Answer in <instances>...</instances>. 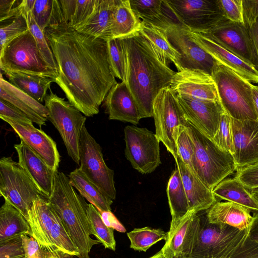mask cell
<instances>
[{
	"instance_id": "cell-1",
	"label": "cell",
	"mask_w": 258,
	"mask_h": 258,
	"mask_svg": "<svg viewBox=\"0 0 258 258\" xmlns=\"http://www.w3.org/2000/svg\"><path fill=\"white\" fill-rule=\"evenodd\" d=\"M44 34L55 60L56 83L68 101L86 116L99 113V106L117 82L112 71L107 42L68 26L58 0Z\"/></svg>"
},
{
	"instance_id": "cell-2",
	"label": "cell",
	"mask_w": 258,
	"mask_h": 258,
	"mask_svg": "<svg viewBox=\"0 0 258 258\" xmlns=\"http://www.w3.org/2000/svg\"><path fill=\"white\" fill-rule=\"evenodd\" d=\"M125 53V81L141 119L153 116L154 99L170 87L176 72L161 59L150 42L139 31L122 38Z\"/></svg>"
},
{
	"instance_id": "cell-3",
	"label": "cell",
	"mask_w": 258,
	"mask_h": 258,
	"mask_svg": "<svg viewBox=\"0 0 258 258\" xmlns=\"http://www.w3.org/2000/svg\"><path fill=\"white\" fill-rule=\"evenodd\" d=\"M247 230L213 224L206 210L196 213L190 223L181 255L191 258H229L245 241Z\"/></svg>"
},
{
	"instance_id": "cell-4",
	"label": "cell",
	"mask_w": 258,
	"mask_h": 258,
	"mask_svg": "<svg viewBox=\"0 0 258 258\" xmlns=\"http://www.w3.org/2000/svg\"><path fill=\"white\" fill-rule=\"evenodd\" d=\"M48 201L59 215L78 250L79 258H90L92 247L99 242L90 236L93 231L87 215V204L64 173L56 172L53 191Z\"/></svg>"
},
{
	"instance_id": "cell-5",
	"label": "cell",
	"mask_w": 258,
	"mask_h": 258,
	"mask_svg": "<svg viewBox=\"0 0 258 258\" xmlns=\"http://www.w3.org/2000/svg\"><path fill=\"white\" fill-rule=\"evenodd\" d=\"M183 124L194 146V172L211 190L234 173L237 167L232 155L219 149L213 141L189 123Z\"/></svg>"
},
{
	"instance_id": "cell-6",
	"label": "cell",
	"mask_w": 258,
	"mask_h": 258,
	"mask_svg": "<svg viewBox=\"0 0 258 258\" xmlns=\"http://www.w3.org/2000/svg\"><path fill=\"white\" fill-rule=\"evenodd\" d=\"M32 236L43 250L57 249L68 255L79 257L59 215L47 199L34 201L27 219Z\"/></svg>"
},
{
	"instance_id": "cell-7",
	"label": "cell",
	"mask_w": 258,
	"mask_h": 258,
	"mask_svg": "<svg viewBox=\"0 0 258 258\" xmlns=\"http://www.w3.org/2000/svg\"><path fill=\"white\" fill-rule=\"evenodd\" d=\"M212 77L219 102L227 114L239 120L258 119L252 100L251 83L218 62Z\"/></svg>"
},
{
	"instance_id": "cell-8",
	"label": "cell",
	"mask_w": 258,
	"mask_h": 258,
	"mask_svg": "<svg viewBox=\"0 0 258 258\" xmlns=\"http://www.w3.org/2000/svg\"><path fill=\"white\" fill-rule=\"evenodd\" d=\"M0 68L4 74L22 73L54 81L57 74L45 61L29 30L1 50Z\"/></svg>"
},
{
	"instance_id": "cell-9",
	"label": "cell",
	"mask_w": 258,
	"mask_h": 258,
	"mask_svg": "<svg viewBox=\"0 0 258 258\" xmlns=\"http://www.w3.org/2000/svg\"><path fill=\"white\" fill-rule=\"evenodd\" d=\"M0 194L26 220L34 201L45 198L19 163L11 157H3L0 160Z\"/></svg>"
},
{
	"instance_id": "cell-10",
	"label": "cell",
	"mask_w": 258,
	"mask_h": 258,
	"mask_svg": "<svg viewBox=\"0 0 258 258\" xmlns=\"http://www.w3.org/2000/svg\"><path fill=\"white\" fill-rule=\"evenodd\" d=\"M45 99L48 119L59 132L69 156L80 165L79 146L86 117L76 107L49 89Z\"/></svg>"
},
{
	"instance_id": "cell-11",
	"label": "cell",
	"mask_w": 258,
	"mask_h": 258,
	"mask_svg": "<svg viewBox=\"0 0 258 258\" xmlns=\"http://www.w3.org/2000/svg\"><path fill=\"white\" fill-rule=\"evenodd\" d=\"M155 135L165 145L175 160L178 157L176 140L179 126L184 118L177 99L170 87L162 89L153 104Z\"/></svg>"
},
{
	"instance_id": "cell-12",
	"label": "cell",
	"mask_w": 258,
	"mask_h": 258,
	"mask_svg": "<svg viewBox=\"0 0 258 258\" xmlns=\"http://www.w3.org/2000/svg\"><path fill=\"white\" fill-rule=\"evenodd\" d=\"M125 156L142 174L153 172L161 164L160 141L145 127L127 125L124 129Z\"/></svg>"
},
{
	"instance_id": "cell-13",
	"label": "cell",
	"mask_w": 258,
	"mask_h": 258,
	"mask_svg": "<svg viewBox=\"0 0 258 258\" xmlns=\"http://www.w3.org/2000/svg\"><path fill=\"white\" fill-rule=\"evenodd\" d=\"M79 167L87 177L110 198L114 200L116 192L114 171L106 164L100 145L83 126L80 138Z\"/></svg>"
},
{
	"instance_id": "cell-14",
	"label": "cell",
	"mask_w": 258,
	"mask_h": 258,
	"mask_svg": "<svg viewBox=\"0 0 258 258\" xmlns=\"http://www.w3.org/2000/svg\"><path fill=\"white\" fill-rule=\"evenodd\" d=\"M180 22L190 31L204 33L228 20L217 0H166Z\"/></svg>"
},
{
	"instance_id": "cell-15",
	"label": "cell",
	"mask_w": 258,
	"mask_h": 258,
	"mask_svg": "<svg viewBox=\"0 0 258 258\" xmlns=\"http://www.w3.org/2000/svg\"><path fill=\"white\" fill-rule=\"evenodd\" d=\"M163 30L180 55L179 71L183 69L196 70L212 76L218 61L194 41L187 27L171 25Z\"/></svg>"
},
{
	"instance_id": "cell-16",
	"label": "cell",
	"mask_w": 258,
	"mask_h": 258,
	"mask_svg": "<svg viewBox=\"0 0 258 258\" xmlns=\"http://www.w3.org/2000/svg\"><path fill=\"white\" fill-rule=\"evenodd\" d=\"M203 34L258 70V58L245 25L226 20Z\"/></svg>"
},
{
	"instance_id": "cell-17",
	"label": "cell",
	"mask_w": 258,
	"mask_h": 258,
	"mask_svg": "<svg viewBox=\"0 0 258 258\" xmlns=\"http://www.w3.org/2000/svg\"><path fill=\"white\" fill-rule=\"evenodd\" d=\"M184 119L212 140L225 112L220 102L196 99L177 94Z\"/></svg>"
},
{
	"instance_id": "cell-18",
	"label": "cell",
	"mask_w": 258,
	"mask_h": 258,
	"mask_svg": "<svg viewBox=\"0 0 258 258\" xmlns=\"http://www.w3.org/2000/svg\"><path fill=\"white\" fill-rule=\"evenodd\" d=\"M1 118L9 124L20 140L25 142L49 167L55 171H58L60 155L56 143L50 136L36 128L31 120Z\"/></svg>"
},
{
	"instance_id": "cell-19",
	"label": "cell",
	"mask_w": 258,
	"mask_h": 258,
	"mask_svg": "<svg viewBox=\"0 0 258 258\" xmlns=\"http://www.w3.org/2000/svg\"><path fill=\"white\" fill-rule=\"evenodd\" d=\"M231 125L236 170L258 163V119L231 117Z\"/></svg>"
},
{
	"instance_id": "cell-20",
	"label": "cell",
	"mask_w": 258,
	"mask_h": 258,
	"mask_svg": "<svg viewBox=\"0 0 258 258\" xmlns=\"http://www.w3.org/2000/svg\"><path fill=\"white\" fill-rule=\"evenodd\" d=\"M177 94L192 98L219 102L215 83L211 75L196 70L176 72L170 86Z\"/></svg>"
},
{
	"instance_id": "cell-21",
	"label": "cell",
	"mask_w": 258,
	"mask_h": 258,
	"mask_svg": "<svg viewBox=\"0 0 258 258\" xmlns=\"http://www.w3.org/2000/svg\"><path fill=\"white\" fill-rule=\"evenodd\" d=\"M18 163L46 199L51 196L56 172L51 169L25 142L14 145Z\"/></svg>"
},
{
	"instance_id": "cell-22",
	"label": "cell",
	"mask_w": 258,
	"mask_h": 258,
	"mask_svg": "<svg viewBox=\"0 0 258 258\" xmlns=\"http://www.w3.org/2000/svg\"><path fill=\"white\" fill-rule=\"evenodd\" d=\"M194 41L217 61L251 83H258V70L201 33L190 31Z\"/></svg>"
},
{
	"instance_id": "cell-23",
	"label": "cell",
	"mask_w": 258,
	"mask_h": 258,
	"mask_svg": "<svg viewBox=\"0 0 258 258\" xmlns=\"http://www.w3.org/2000/svg\"><path fill=\"white\" fill-rule=\"evenodd\" d=\"M106 112L110 120L137 124L141 119L137 104L126 83H117L109 91L105 100Z\"/></svg>"
},
{
	"instance_id": "cell-24",
	"label": "cell",
	"mask_w": 258,
	"mask_h": 258,
	"mask_svg": "<svg viewBox=\"0 0 258 258\" xmlns=\"http://www.w3.org/2000/svg\"><path fill=\"white\" fill-rule=\"evenodd\" d=\"M0 99L12 104L40 127L46 125L48 110L46 106L5 80L1 74Z\"/></svg>"
},
{
	"instance_id": "cell-25",
	"label": "cell",
	"mask_w": 258,
	"mask_h": 258,
	"mask_svg": "<svg viewBox=\"0 0 258 258\" xmlns=\"http://www.w3.org/2000/svg\"><path fill=\"white\" fill-rule=\"evenodd\" d=\"M175 161L188 199L190 210L198 213L209 209L217 201L212 190L178 156Z\"/></svg>"
},
{
	"instance_id": "cell-26",
	"label": "cell",
	"mask_w": 258,
	"mask_h": 258,
	"mask_svg": "<svg viewBox=\"0 0 258 258\" xmlns=\"http://www.w3.org/2000/svg\"><path fill=\"white\" fill-rule=\"evenodd\" d=\"M250 211L248 208L233 202L217 201L206 210V213L210 223L226 224L249 232L253 220Z\"/></svg>"
},
{
	"instance_id": "cell-27",
	"label": "cell",
	"mask_w": 258,
	"mask_h": 258,
	"mask_svg": "<svg viewBox=\"0 0 258 258\" xmlns=\"http://www.w3.org/2000/svg\"><path fill=\"white\" fill-rule=\"evenodd\" d=\"M118 1L98 0L92 16L77 31L106 40L109 39L113 17Z\"/></svg>"
},
{
	"instance_id": "cell-28",
	"label": "cell",
	"mask_w": 258,
	"mask_h": 258,
	"mask_svg": "<svg viewBox=\"0 0 258 258\" xmlns=\"http://www.w3.org/2000/svg\"><path fill=\"white\" fill-rule=\"evenodd\" d=\"M166 191L172 218L168 231L171 232L191 211L180 173L177 167L169 179Z\"/></svg>"
},
{
	"instance_id": "cell-29",
	"label": "cell",
	"mask_w": 258,
	"mask_h": 258,
	"mask_svg": "<svg viewBox=\"0 0 258 258\" xmlns=\"http://www.w3.org/2000/svg\"><path fill=\"white\" fill-rule=\"evenodd\" d=\"M69 177L71 184L100 212L111 211L113 200L92 182L80 168L72 171Z\"/></svg>"
},
{
	"instance_id": "cell-30",
	"label": "cell",
	"mask_w": 258,
	"mask_h": 258,
	"mask_svg": "<svg viewBox=\"0 0 258 258\" xmlns=\"http://www.w3.org/2000/svg\"><path fill=\"white\" fill-rule=\"evenodd\" d=\"M212 191L216 199L239 204L250 211H258V204L250 191L236 177L224 179Z\"/></svg>"
},
{
	"instance_id": "cell-31",
	"label": "cell",
	"mask_w": 258,
	"mask_h": 258,
	"mask_svg": "<svg viewBox=\"0 0 258 258\" xmlns=\"http://www.w3.org/2000/svg\"><path fill=\"white\" fill-rule=\"evenodd\" d=\"M139 32L150 42L165 64H168L169 61L172 62L177 71H180V55L172 46L164 30L142 21Z\"/></svg>"
},
{
	"instance_id": "cell-32",
	"label": "cell",
	"mask_w": 258,
	"mask_h": 258,
	"mask_svg": "<svg viewBox=\"0 0 258 258\" xmlns=\"http://www.w3.org/2000/svg\"><path fill=\"white\" fill-rule=\"evenodd\" d=\"M141 23L132 10L130 0H119L113 17L110 38L130 36L140 31Z\"/></svg>"
},
{
	"instance_id": "cell-33",
	"label": "cell",
	"mask_w": 258,
	"mask_h": 258,
	"mask_svg": "<svg viewBox=\"0 0 258 258\" xmlns=\"http://www.w3.org/2000/svg\"><path fill=\"white\" fill-rule=\"evenodd\" d=\"M22 234L31 235L28 221L17 208L5 201L0 209V241Z\"/></svg>"
},
{
	"instance_id": "cell-34",
	"label": "cell",
	"mask_w": 258,
	"mask_h": 258,
	"mask_svg": "<svg viewBox=\"0 0 258 258\" xmlns=\"http://www.w3.org/2000/svg\"><path fill=\"white\" fill-rule=\"evenodd\" d=\"M98 0H58L63 18L68 26L77 30L94 13Z\"/></svg>"
},
{
	"instance_id": "cell-35",
	"label": "cell",
	"mask_w": 258,
	"mask_h": 258,
	"mask_svg": "<svg viewBox=\"0 0 258 258\" xmlns=\"http://www.w3.org/2000/svg\"><path fill=\"white\" fill-rule=\"evenodd\" d=\"M9 82L20 90L40 103L43 102L50 89L51 79L22 73H7L5 74Z\"/></svg>"
},
{
	"instance_id": "cell-36",
	"label": "cell",
	"mask_w": 258,
	"mask_h": 258,
	"mask_svg": "<svg viewBox=\"0 0 258 258\" xmlns=\"http://www.w3.org/2000/svg\"><path fill=\"white\" fill-rule=\"evenodd\" d=\"M197 213L195 211H190L174 230L167 232L165 243L161 250L165 258H174L181 255L190 223Z\"/></svg>"
},
{
	"instance_id": "cell-37",
	"label": "cell",
	"mask_w": 258,
	"mask_h": 258,
	"mask_svg": "<svg viewBox=\"0 0 258 258\" xmlns=\"http://www.w3.org/2000/svg\"><path fill=\"white\" fill-rule=\"evenodd\" d=\"M87 213L94 235L105 248L114 251L116 242L114 229L107 227L103 222L100 213L91 204H87Z\"/></svg>"
},
{
	"instance_id": "cell-38",
	"label": "cell",
	"mask_w": 258,
	"mask_h": 258,
	"mask_svg": "<svg viewBox=\"0 0 258 258\" xmlns=\"http://www.w3.org/2000/svg\"><path fill=\"white\" fill-rule=\"evenodd\" d=\"M168 233L159 229L149 227L135 228L127 233L130 247L135 250L146 251L151 246L161 241L166 240Z\"/></svg>"
},
{
	"instance_id": "cell-39",
	"label": "cell",
	"mask_w": 258,
	"mask_h": 258,
	"mask_svg": "<svg viewBox=\"0 0 258 258\" xmlns=\"http://www.w3.org/2000/svg\"><path fill=\"white\" fill-rule=\"evenodd\" d=\"M111 68L115 77L125 81V53L122 38L107 40Z\"/></svg>"
},
{
	"instance_id": "cell-40",
	"label": "cell",
	"mask_w": 258,
	"mask_h": 258,
	"mask_svg": "<svg viewBox=\"0 0 258 258\" xmlns=\"http://www.w3.org/2000/svg\"><path fill=\"white\" fill-rule=\"evenodd\" d=\"M24 7L28 24L29 29L36 42L37 45L42 57L46 63L52 68L58 75L57 64L53 54L48 45L44 32L41 31L34 21L31 11L26 10L24 4Z\"/></svg>"
},
{
	"instance_id": "cell-41",
	"label": "cell",
	"mask_w": 258,
	"mask_h": 258,
	"mask_svg": "<svg viewBox=\"0 0 258 258\" xmlns=\"http://www.w3.org/2000/svg\"><path fill=\"white\" fill-rule=\"evenodd\" d=\"M29 27L24 10L23 1V10L21 14L12 18L6 24L0 26V48L2 49L10 41L28 31Z\"/></svg>"
},
{
	"instance_id": "cell-42",
	"label": "cell",
	"mask_w": 258,
	"mask_h": 258,
	"mask_svg": "<svg viewBox=\"0 0 258 258\" xmlns=\"http://www.w3.org/2000/svg\"><path fill=\"white\" fill-rule=\"evenodd\" d=\"M221 150L232 155L234 153L231 117L224 112L221 115L218 130L212 139Z\"/></svg>"
},
{
	"instance_id": "cell-43",
	"label": "cell",
	"mask_w": 258,
	"mask_h": 258,
	"mask_svg": "<svg viewBox=\"0 0 258 258\" xmlns=\"http://www.w3.org/2000/svg\"><path fill=\"white\" fill-rule=\"evenodd\" d=\"M176 143L178 156L194 172L192 167L194 155V144L183 124L179 126Z\"/></svg>"
},
{
	"instance_id": "cell-44",
	"label": "cell",
	"mask_w": 258,
	"mask_h": 258,
	"mask_svg": "<svg viewBox=\"0 0 258 258\" xmlns=\"http://www.w3.org/2000/svg\"><path fill=\"white\" fill-rule=\"evenodd\" d=\"M54 0H35L31 11L32 17L44 32L50 23L53 13Z\"/></svg>"
},
{
	"instance_id": "cell-45",
	"label": "cell",
	"mask_w": 258,
	"mask_h": 258,
	"mask_svg": "<svg viewBox=\"0 0 258 258\" xmlns=\"http://www.w3.org/2000/svg\"><path fill=\"white\" fill-rule=\"evenodd\" d=\"M217 2L227 20L244 25L242 0H217Z\"/></svg>"
},
{
	"instance_id": "cell-46",
	"label": "cell",
	"mask_w": 258,
	"mask_h": 258,
	"mask_svg": "<svg viewBox=\"0 0 258 258\" xmlns=\"http://www.w3.org/2000/svg\"><path fill=\"white\" fill-rule=\"evenodd\" d=\"M0 258H25L21 235L0 241Z\"/></svg>"
},
{
	"instance_id": "cell-47",
	"label": "cell",
	"mask_w": 258,
	"mask_h": 258,
	"mask_svg": "<svg viewBox=\"0 0 258 258\" xmlns=\"http://www.w3.org/2000/svg\"><path fill=\"white\" fill-rule=\"evenodd\" d=\"M235 177L249 190L258 188V163L237 170Z\"/></svg>"
},
{
	"instance_id": "cell-48",
	"label": "cell",
	"mask_w": 258,
	"mask_h": 258,
	"mask_svg": "<svg viewBox=\"0 0 258 258\" xmlns=\"http://www.w3.org/2000/svg\"><path fill=\"white\" fill-rule=\"evenodd\" d=\"M23 1L0 0V22H5L21 14Z\"/></svg>"
},
{
	"instance_id": "cell-49",
	"label": "cell",
	"mask_w": 258,
	"mask_h": 258,
	"mask_svg": "<svg viewBox=\"0 0 258 258\" xmlns=\"http://www.w3.org/2000/svg\"><path fill=\"white\" fill-rule=\"evenodd\" d=\"M25 258H44V250L31 235H21Z\"/></svg>"
},
{
	"instance_id": "cell-50",
	"label": "cell",
	"mask_w": 258,
	"mask_h": 258,
	"mask_svg": "<svg viewBox=\"0 0 258 258\" xmlns=\"http://www.w3.org/2000/svg\"><path fill=\"white\" fill-rule=\"evenodd\" d=\"M243 17L247 28L258 20V0H242Z\"/></svg>"
},
{
	"instance_id": "cell-51",
	"label": "cell",
	"mask_w": 258,
	"mask_h": 258,
	"mask_svg": "<svg viewBox=\"0 0 258 258\" xmlns=\"http://www.w3.org/2000/svg\"><path fill=\"white\" fill-rule=\"evenodd\" d=\"M229 258H258V244L248 236L244 242Z\"/></svg>"
},
{
	"instance_id": "cell-52",
	"label": "cell",
	"mask_w": 258,
	"mask_h": 258,
	"mask_svg": "<svg viewBox=\"0 0 258 258\" xmlns=\"http://www.w3.org/2000/svg\"><path fill=\"white\" fill-rule=\"evenodd\" d=\"M6 117L24 121L31 120L29 117L18 108L9 102L0 99V118Z\"/></svg>"
},
{
	"instance_id": "cell-53",
	"label": "cell",
	"mask_w": 258,
	"mask_h": 258,
	"mask_svg": "<svg viewBox=\"0 0 258 258\" xmlns=\"http://www.w3.org/2000/svg\"><path fill=\"white\" fill-rule=\"evenodd\" d=\"M100 213L103 222L107 227L112 228L120 232H125L126 230L124 226L119 222L111 211H102Z\"/></svg>"
},
{
	"instance_id": "cell-54",
	"label": "cell",
	"mask_w": 258,
	"mask_h": 258,
	"mask_svg": "<svg viewBox=\"0 0 258 258\" xmlns=\"http://www.w3.org/2000/svg\"><path fill=\"white\" fill-rule=\"evenodd\" d=\"M252 217L253 220L248 236L252 240L258 244V211L253 213Z\"/></svg>"
},
{
	"instance_id": "cell-55",
	"label": "cell",
	"mask_w": 258,
	"mask_h": 258,
	"mask_svg": "<svg viewBox=\"0 0 258 258\" xmlns=\"http://www.w3.org/2000/svg\"><path fill=\"white\" fill-rule=\"evenodd\" d=\"M248 30L255 52L258 58V20L251 27L248 28Z\"/></svg>"
},
{
	"instance_id": "cell-56",
	"label": "cell",
	"mask_w": 258,
	"mask_h": 258,
	"mask_svg": "<svg viewBox=\"0 0 258 258\" xmlns=\"http://www.w3.org/2000/svg\"><path fill=\"white\" fill-rule=\"evenodd\" d=\"M44 258H73V256L68 255L57 249L44 250Z\"/></svg>"
},
{
	"instance_id": "cell-57",
	"label": "cell",
	"mask_w": 258,
	"mask_h": 258,
	"mask_svg": "<svg viewBox=\"0 0 258 258\" xmlns=\"http://www.w3.org/2000/svg\"><path fill=\"white\" fill-rule=\"evenodd\" d=\"M251 88L253 102L258 118V86L251 84Z\"/></svg>"
},
{
	"instance_id": "cell-58",
	"label": "cell",
	"mask_w": 258,
	"mask_h": 258,
	"mask_svg": "<svg viewBox=\"0 0 258 258\" xmlns=\"http://www.w3.org/2000/svg\"><path fill=\"white\" fill-rule=\"evenodd\" d=\"M250 190L252 196L258 204V188L252 189Z\"/></svg>"
},
{
	"instance_id": "cell-59",
	"label": "cell",
	"mask_w": 258,
	"mask_h": 258,
	"mask_svg": "<svg viewBox=\"0 0 258 258\" xmlns=\"http://www.w3.org/2000/svg\"><path fill=\"white\" fill-rule=\"evenodd\" d=\"M150 258H165V257L164 256L162 251L160 250L159 252H158L157 253H156L155 255L150 257Z\"/></svg>"
},
{
	"instance_id": "cell-60",
	"label": "cell",
	"mask_w": 258,
	"mask_h": 258,
	"mask_svg": "<svg viewBox=\"0 0 258 258\" xmlns=\"http://www.w3.org/2000/svg\"><path fill=\"white\" fill-rule=\"evenodd\" d=\"M174 258H191V257H185V256H177L174 257Z\"/></svg>"
}]
</instances>
